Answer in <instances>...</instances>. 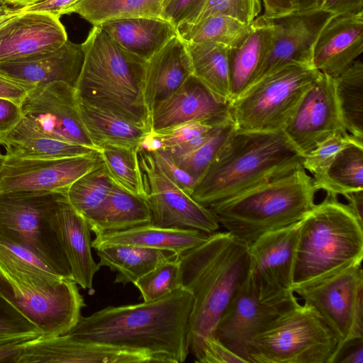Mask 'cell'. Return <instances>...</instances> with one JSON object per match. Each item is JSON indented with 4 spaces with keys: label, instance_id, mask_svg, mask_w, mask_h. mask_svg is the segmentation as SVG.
Wrapping results in <instances>:
<instances>
[{
    "label": "cell",
    "instance_id": "obj_1",
    "mask_svg": "<svg viewBox=\"0 0 363 363\" xmlns=\"http://www.w3.org/2000/svg\"><path fill=\"white\" fill-rule=\"evenodd\" d=\"M193 295L180 287L151 302L108 306L80 317L67 333L87 341L143 351L156 362L182 363L189 354V317Z\"/></svg>",
    "mask_w": 363,
    "mask_h": 363
},
{
    "label": "cell",
    "instance_id": "obj_2",
    "mask_svg": "<svg viewBox=\"0 0 363 363\" xmlns=\"http://www.w3.org/2000/svg\"><path fill=\"white\" fill-rule=\"evenodd\" d=\"M177 258L181 285L194 298L187 344L197 362L206 339L213 336L221 315L248 275V246L227 231L214 232Z\"/></svg>",
    "mask_w": 363,
    "mask_h": 363
},
{
    "label": "cell",
    "instance_id": "obj_3",
    "mask_svg": "<svg viewBox=\"0 0 363 363\" xmlns=\"http://www.w3.org/2000/svg\"><path fill=\"white\" fill-rule=\"evenodd\" d=\"M303 160L283 130L236 129L191 196L208 208L303 167Z\"/></svg>",
    "mask_w": 363,
    "mask_h": 363
},
{
    "label": "cell",
    "instance_id": "obj_4",
    "mask_svg": "<svg viewBox=\"0 0 363 363\" xmlns=\"http://www.w3.org/2000/svg\"><path fill=\"white\" fill-rule=\"evenodd\" d=\"M82 45L78 99L150 133L151 117L143 94L146 61L125 50L99 26H93Z\"/></svg>",
    "mask_w": 363,
    "mask_h": 363
},
{
    "label": "cell",
    "instance_id": "obj_5",
    "mask_svg": "<svg viewBox=\"0 0 363 363\" xmlns=\"http://www.w3.org/2000/svg\"><path fill=\"white\" fill-rule=\"evenodd\" d=\"M362 259L363 224L347 204L327 194L300 221L293 287L362 264Z\"/></svg>",
    "mask_w": 363,
    "mask_h": 363
},
{
    "label": "cell",
    "instance_id": "obj_6",
    "mask_svg": "<svg viewBox=\"0 0 363 363\" xmlns=\"http://www.w3.org/2000/svg\"><path fill=\"white\" fill-rule=\"evenodd\" d=\"M316 190L303 167L208 208L235 239L250 246L262 235L299 222Z\"/></svg>",
    "mask_w": 363,
    "mask_h": 363
},
{
    "label": "cell",
    "instance_id": "obj_7",
    "mask_svg": "<svg viewBox=\"0 0 363 363\" xmlns=\"http://www.w3.org/2000/svg\"><path fill=\"white\" fill-rule=\"evenodd\" d=\"M337 339L317 311L297 303L250 341L248 363H330Z\"/></svg>",
    "mask_w": 363,
    "mask_h": 363
},
{
    "label": "cell",
    "instance_id": "obj_8",
    "mask_svg": "<svg viewBox=\"0 0 363 363\" xmlns=\"http://www.w3.org/2000/svg\"><path fill=\"white\" fill-rule=\"evenodd\" d=\"M320 74L313 65L290 63L255 82L233 101L237 130H283L306 91Z\"/></svg>",
    "mask_w": 363,
    "mask_h": 363
},
{
    "label": "cell",
    "instance_id": "obj_9",
    "mask_svg": "<svg viewBox=\"0 0 363 363\" xmlns=\"http://www.w3.org/2000/svg\"><path fill=\"white\" fill-rule=\"evenodd\" d=\"M63 194L0 193V239L30 250L59 274L72 279L52 222Z\"/></svg>",
    "mask_w": 363,
    "mask_h": 363
},
{
    "label": "cell",
    "instance_id": "obj_10",
    "mask_svg": "<svg viewBox=\"0 0 363 363\" xmlns=\"http://www.w3.org/2000/svg\"><path fill=\"white\" fill-rule=\"evenodd\" d=\"M293 290L317 311L333 333L337 342L336 350L349 340L363 338L362 264L295 286Z\"/></svg>",
    "mask_w": 363,
    "mask_h": 363
},
{
    "label": "cell",
    "instance_id": "obj_11",
    "mask_svg": "<svg viewBox=\"0 0 363 363\" xmlns=\"http://www.w3.org/2000/svg\"><path fill=\"white\" fill-rule=\"evenodd\" d=\"M0 295L50 337L68 333L86 306L77 284L71 279L48 286L9 277L0 271Z\"/></svg>",
    "mask_w": 363,
    "mask_h": 363
},
{
    "label": "cell",
    "instance_id": "obj_12",
    "mask_svg": "<svg viewBox=\"0 0 363 363\" xmlns=\"http://www.w3.org/2000/svg\"><path fill=\"white\" fill-rule=\"evenodd\" d=\"M137 155L144 198L151 211V224L199 230L209 234L216 232L219 223L208 208L174 182L150 152L138 147Z\"/></svg>",
    "mask_w": 363,
    "mask_h": 363
},
{
    "label": "cell",
    "instance_id": "obj_13",
    "mask_svg": "<svg viewBox=\"0 0 363 363\" xmlns=\"http://www.w3.org/2000/svg\"><path fill=\"white\" fill-rule=\"evenodd\" d=\"M300 221L269 232L248 246V275L262 303L297 298L293 290V269Z\"/></svg>",
    "mask_w": 363,
    "mask_h": 363
},
{
    "label": "cell",
    "instance_id": "obj_14",
    "mask_svg": "<svg viewBox=\"0 0 363 363\" xmlns=\"http://www.w3.org/2000/svg\"><path fill=\"white\" fill-rule=\"evenodd\" d=\"M103 160L99 150L57 159H26L4 155L0 165V193H64Z\"/></svg>",
    "mask_w": 363,
    "mask_h": 363
},
{
    "label": "cell",
    "instance_id": "obj_15",
    "mask_svg": "<svg viewBox=\"0 0 363 363\" xmlns=\"http://www.w3.org/2000/svg\"><path fill=\"white\" fill-rule=\"evenodd\" d=\"M21 109L23 118L43 133L98 150L84 125L76 89L70 84L53 82L37 85L25 98Z\"/></svg>",
    "mask_w": 363,
    "mask_h": 363
},
{
    "label": "cell",
    "instance_id": "obj_16",
    "mask_svg": "<svg viewBox=\"0 0 363 363\" xmlns=\"http://www.w3.org/2000/svg\"><path fill=\"white\" fill-rule=\"evenodd\" d=\"M283 131L302 155L338 133H348L338 106L335 79L321 73L306 91Z\"/></svg>",
    "mask_w": 363,
    "mask_h": 363
},
{
    "label": "cell",
    "instance_id": "obj_17",
    "mask_svg": "<svg viewBox=\"0 0 363 363\" xmlns=\"http://www.w3.org/2000/svg\"><path fill=\"white\" fill-rule=\"evenodd\" d=\"M333 16L332 13L318 8L268 18L272 28L271 37L252 85L287 64L313 65V50L316 40Z\"/></svg>",
    "mask_w": 363,
    "mask_h": 363
},
{
    "label": "cell",
    "instance_id": "obj_18",
    "mask_svg": "<svg viewBox=\"0 0 363 363\" xmlns=\"http://www.w3.org/2000/svg\"><path fill=\"white\" fill-rule=\"evenodd\" d=\"M297 303L298 298L279 303L261 302L247 275L221 315L213 336L248 363L252 339Z\"/></svg>",
    "mask_w": 363,
    "mask_h": 363
},
{
    "label": "cell",
    "instance_id": "obj_19",
    "mask_svg": "<svg viewBox=\"0 0 363 363\" xmlns=\"http://www.w3.org/2000/svg\"><path fill=\"white\" fill-rule=\"evenodd\" d=\"M232 104L190 75L178 90L153 108L150 133L185 123L216 127L234 121Z\"/></svg>",
    "mask_w": 363,
    "mask_h": 363
},
{
    "label": "cell",
    "instance_id": "obj_20",
    "mask_svg": "<svg viewBox=\"0 0 363 363\" xmlns=\"http://www.w3.org/2000/svg\"><path fill=\"white\" fill-rule=\"evenodd\" d=\"M156 362L147 352L84 340L69 334L26 341L16 363Z\"/></svg>",
    "mask_w": 363,
    "mask_h": 363
},
{
    "label": "cell",
    "instance_id": "obj_21",
    "mask_svg": "<svg viewBox=\"0 0 363 363\" xmlns=\"http://www.w3.org/2000/svg\"><path fill=\"white\" fill-rule=\"evenodd\" d=\"M67 40L59 17L24 11L0 28V64L54 51Z\"/></svg>",
    "mask_w": 363,
    "mask_h": 363
},
{
    "label": "cell",
    "instance_id": "obj_22",
    "mask_svg": "<svg viewBox=\"0 0 363 363\" xmlns=\"http://www.w3.org/2000/svg\"><path fill=\"white\" fill-rule=\"evenodd\" d=\"M363 52V12L334 15L319 34L313 65L333 78L347 69Z\"/></svg>",
    "mask_w": 363,
    "mask_h": 363
},
{
    "label": "cell",
    "instance_id": "obj_23",
    "mask_svg": "<svg viewBox=\"0 0 363 363\" xmlns=\"http://www.w3.org/2000/svg\"><path fill=\"white\" fill-rule=\"evenodd\" d=\"M52 222L72 280L82 288L92 290L94 277L100 267L92 256L90 227L69 203L66 194L58 200Z\"/></svg>",
    "mask_w": 363,
    "mask_h": 363
},
{
    "label": "cell",
    "instance_id": "obj_24",
    "mask_svg": "<svg viewBox=\"0 0 363 363\" xmlns=\"http://www.w3.org/2000/svg\"><path fill=\"white\" fill-rule=\"evenodd\" d=\"M190 75L186 45L176 35L146 61L143 94L150 117L153 108L178 90Z\"/></svg>",
    "mask_w": 363,
    "mask_h": 363
},
{
    "label": "cell",
    "instance_id": "obj_25",
    "mask_svg": "<svg viewBox=\"0 0 363 363\" xmlns=\"http://www.w3.org/2000/svg\"><path fill=\"white\" fill-rule=\"evenodd\" d=\"M83 61L82 44L67 40L54 51L0 64V71L36 86L64 82L75 87Z\"/></svg>",
    "mask_w": 363,
    "mask_h": 363
},
{
    "label": "cell",
    "instance_id": "obj_26",
    "mask_svg": "<svg viewBox=\"0 0 363 363\" xmlns=\"http://www.w3.org/2000/svg\"><path fill=\"white\" fill-rule=\"evenodd\" d=\"M210 234L199 230L162 228L150 223L123 230L96 234L91 247L96 249L112 245H129L169 250L179 256L203 242Z\"/></svg>",
    "mask_w": 363,
    "mask_h": 363
},
{
    "label": "cell",
    "instance_id": "obj_27",
    "mask_svg": "<svg viewBox=\"0 0 363 363\" xmlns=\"http://www.w3.org/2000/svg\"><path fill=\"white\" fill-rule=\"evenodd\" d=\"M98 26L120 46L145 61L177 35L172 24L157 18L118 19Z\"/></svg>",
    "mask_w": 363,
    "mask_h": 363
},
{
    "label": "cell",
    "instance_id": "obj_28",
    "mask_svg": "<svg viewBox=\"0 0 363 363\" xmlns=\"http://www.w3.org/2000/svg\"><path fill=\"white\" fill-rule=\"evenodd\" d=\"M4 155L26 159H57L79 156L98 150L48 136L22 118L17 125L0 136Z\"/></svg>",
    "mask_w": 363,
    "mask_h": 363
},
{
    "label": "cell",
    "instance_id": "obj_29",
    "mask_svg": "<svg viewBox=\"0 0 363 363\" xmlns=\"http://www.w3.org/2000/svg\"><path fill=\"white\" fill-rule=\"evenodd\" d=\"M252 28L245 40L230 52V79L232 102L253 83L263 61L271 37V24L259 15L252 23Z\"/></svg>",
    "mask_w": 363,
    "mask_h": 363
},
{
    "label": "cell",
    "instance_id": "obj_30",
    "mask_svg": "<svg viewBox=\"0 0 363 363\" xmlns=\"http://www.w3.org/2000/svg\"><path fill=\"white\" fill-rule=\"evenodd\" d=\"M151 220V211L145 199L114 183L89 227L96 235L150 224Z\"/></svg>",
    "mask_w": 363,
    "mask_h": 363
},
{
    "label": "cell",
    "instance_id": "obj_31",
    "mask_svg": "<svg viewBox=\"0 0 363 363\" xmlns=\"http://www.w3.org/2000/svg\"><path fill=\"white\" fill-rule=\"evenodd\" d=\"M99 267L117 272L115 283L135 282L161 262L177 257L174 252L129 245H112L96 248Z\"/></svg>",
    "mask_w": 363,
    "mask_h": 363
},
{
    "label": "cell",
    "instance_id": "obj_32",
    "mask_svg": "<svg viewBox=\"0 0 363 363\" xmlns=\"http://www.w3.org/2000/svg\"><path fill=\"white\" fill-rule=\"evenodd\" d=\"M78 105L84 125L93 144L99 150L104 145L138 147L150 133L145 129L112 113L79 99Z\"/></svg>",
    "mask_w": 363,
    "mask_h": 363
},
{
    "label": "cell",
    "instance_id": "obj_33",
    "mask_svg": "<svg viewBox=\"0 0 363 363\" xmlns=\"http://www.w3.org/2000/svg\"><path fill=\"white\" fill-rule=\"evenodd\" d=\"M191 75L215 94L231 100L230 48L216 43H185Z\"/></svg>",
    "mask_w": 363,
    "mask_h": 363
},
{
    "label": "cell",
    "instance_id": "obj_34",
    "mask_svg": "<svg viewBox=\"0 0 363 363\" xmlns=\"http://www.w3.org/2000/svg\"><path fill=\"white\" fill-rule=\"evenodd\" d=\"M164 0H79L64 14L77 13L93 26L123 18H162Z\"/></svg>",
    "mask_w": 363,
    "mask_h": 363
},
{
    "label": "cell",
    "instance_id": "obj_35",
    "mask_svg": "<svg viewBox=\"0 0 363 363\" xmlns=\"http://www.w3.org/2000/svg\"><path fill=\"white\" fill-rule=\"evenodd\" d=\"M0 271L11 278L41 286L66 279L30 250L1 239Z\"/></svg>",
    "mask_w": 363,
    "mask_h": 363
},
{
    "label": "cell",
    "instance_id": "obj_36",
    "mask_svg": "<svg viewBox=\"0 0 363 363\" xmlns=\"http://www.w3.org/2000/svg\"><path fill=\"white\" fill-rule=\"evenodd\" d=\"M316 191L333 196L363 189V142L350 144L335 157L324 174L313 182Z\"/></svg>",
    "mask_w": 363,
    "mask_h": 363
},
{
    "label": "cell",
    "instance_id": "obj_37",
    "mask_svg": "<svg viewBox=\"0 0 363 363\" xmlns=\"http://www.w3.org/2000/svg\"><path fill=\"white\" fill-rule=\"evenodd\" d=\"M252 23L246 24L230 16L214 15L196 23L182 24L176 30L185 43H216L232 49L247 37Z\"/></svg>",
    "mask_w": 363,
    "mask_h": 363
},
{
    "label": "cell",
    "instance_id": "obj_38",
    "mask_svg": "<svg viewBox=\"0 0 363 363\" xmlns=\"http://www.w3.org/2000/svg\"><path fill=\"white\" fill-rule=\"evenodd\" d=\"M335 94L347 131L363 140V64L357 59L334 78Z\"/></svg>",
    "mask_w": 363,
    "mask_h": 363
},
{
    "label": "cell",
    "instance_id": "obj_39",
    "mask_svg": "<svg viewBox=\"0 0 363 363\" xmlns=\"http://www.w3.org/2000/svg\"><path fill=\"white\" fill-rule=\"evenodd\" d=\"M113 184L102 162L73 182L68 188L66 196L72 206L89 225L102 207Z\"/></svg>",
    "mask_w": 363,
    "mask_h": 363
},
{
    "label": "cell",
    "instance_id": "obj_40",
    "mask_svg": "<svg viewBox=\"0 0 363 363\" xmlns=\"http://www.w3.org/2000/svg\"><path fill=\"white\" fill-rule=\"evenodd\" d=\"M138 147L104 145L100 147L99 153L113 182L125 191L144 198Z\"/></svg>",
    "mask_w": 363,
    "mask_h": 363
},
{
    "label": "cell",
    "instance_id": "obj_41",
    "mask_svg": "<svg viewBox=\"0 0 363 363\" xmlns=\"http://www.w3.org/2000/svg\"><path fill=\"white\" fill-rule=\"evenodd\" d=\"M236 129L234 121L215 127L203 144L189 154L174 161L199 180Z\"/></svg>",
    "mask_w": 363,
    "mask_h": 363
},
{
    "label": "cell",
    "instance_id": "obj_42",
    "mask_svg": "<svg viewBox=\"0 0 363 363\" xmlns=\"http://www.w3.org/2000/svg\"><path fill=\"white\" fill-rule=\"evenodd\" d=\"M133 284L139 289L143 302L158 300L182 287L177 257L161 262Z\"/></svg>",
    "mask_w": 363,
    "mask_h": 363
},
{
    "label": "cell",
    "instance_id": "obj_43",
    "mask_svg": "<svg viewBox=\"0 0 363 363\" xmlns=\"http://www.w3.org/2000/svg\"><path fill=\"white\" fill-rule=\"evenodd\" d=\"M40 330L0 295V346L35 339Z\"/></svg>",
    "mask_w": 363,
    "mask_h": 363
},
{
    "label": "cell",
    "instance_id": "obj_44",
    "mask_svg": "<svg viewBox=\"0 0 363 363\" xmlns=\"http://www.w3.org/2000/svg\"><path fill=\"white\" fill-rule=\"evenodd\" d=\"M358 142H363L349 133H338L328 138L315 149L303 156L302 166L312 175L313 182L318 180L336 155L346 146Z\"/></svg>",
    "mask_w": 363,
    "mask_h": 363
},
{
    "label": "cell",
    "instance_id": "obj_45",
    "mask_svg": "<svg viewBox=\"0 0 363 363\" xmlns=\"http://www.w3.org/2000/svg\"><path fill=\"white\" fill-rule=\"evenodd\" d=\"M261 11L262 0H205L201 11L193 23L211 16L226 15L250 24L260 15Z\"/></svg>",
    "mask_w": 363,
    "mask_h": 363
},
{
    "label": "cell",
    "instance_id": "obj_46",
    "mask_svg": "<svg viewBox=\"0 0 363 363\" xmlns=\"http://www.w3.org/2000/svg\"><path fill=\"white\" fill-rule=\"evenodd\" d=\"M204 2L205 0H164L162 18L175 28L184 23H193Z\"/></svg>",
    "mask_w": 363,
    "mask_h": 363
},
{
    "label": "cell",
    "instance_id": "obj_47",
    "mask_svg": "<svg viewBox=\"0 0 363 363\" xmlns=\"http://www.w3.org/2000/svg\"><path fill=\"white\" fill-rule=\"evenodd\" d=\"M213 128L199 123H185L150 133L158 139L160 149H168L205 134Z\"/></svg>",
    "mask_w": 363,
    "mask_h": 363
},
{
    "label": "cell",
    "instance_id": "obj_48",
    "mask_svg": "<svg viewBox=\"0 0 363 363\" xmlns=\"http://www.w3.org/2000/svg\"><path fill=\"white\" fill-rule=\"evenodd\" d=\"M164 173L181 189L191 195L198 180L181 168L164 149L150 152Z\"/></svg>",
    "mask_w": 363,
    "mask_h": 363
},
{
    "label": "cell",
    "instance_id": "obj_49",
    "mask_svg": "<svg viewBox=\"0 0 363 363\" xmlns=\"http://www.w3.org/2000/svg\"><path fill=\"white\" fill-rule=\"evenodd\" d=\"M200 363H247L214 336L206 339Z\"/></svg>",
    "mask_w": 363,
    "mask_h": 363
},
{
    "label": "cell",
    "instance_id": "obj_50",
    "mask_svg": "<svg viewBox=\"0 0 363 363\" xmlns=\"http://www.w3.org/2000/svg\"><path fill=\"white\" fill-rule=\"evenodd\" d=\"M35 84L0 71V98L9 99L21 106Z\"/></svg>",
    "mask_w": 363,
    "mask_h": 363
},
{
    "label": "cell",
    "instance_id": "obj_51",
    "mask_svg": "<svg viewBox=\"0 0 363 363\" xmlns=\"http://www.w3.org/2000/svg\"><path fill=\"white\" fill-rule=\"evenodd\" d=\"M23 118L21 106L0 98V136L13 130Z\"/></svg>",
    "mask_w": 363,
    "mask_h": 363
},
{
    "label": "cell",
    "instance_id": "obj_52",
    "mask_svg": "<svg viewBox=\"0 0 363 363\" xmlns=\"http://www.w3.org/2000/svg\"><path fill=\"white\" fill-rule=\"evenodd\" d=\"M330 363H363V338L344 343L335 352Z\"/></svg>",
    "mask_w": 363,
    "mask_h": 363
},
{
    "label": "cell",
    "instance_id": "obj_53",
    "mask_svg": "<svg viewBox=\"0 0 363 363\" xmlns=\"http://www.w3.org/2000/svg\"><path fill=\"white\" fill-rule=\"evenodd\" d=\"M333 15L363 12V0H323L320 6Z\"/></svg>",
    "mask_w": 363,
    "mask_h": 363
},
{
    "label": "cell",
    "instance_id": "obj_54",
    "mask_svg": "<svg viewBox=\"0 0 363 363\" xmlns=\"http://www.w3.org/2000/svg\"><path fill=\"white\" fill-rule=\"evenodd\" d=\"M262 16L267 18H274L294 12L296 0H262Z\"/></svg>",
    "mask_w": 363,
    "mask_h": 363
},
{
    "label": "cell",
    "instance_id": "obj_55",
    "mask_svg": "<svg viewBox=\"0 0 363 363\" xmlns=\"http://www.w3.org/2000/svg\"><path fill=\"white\" fill-rule=\"evenodd\" d=\"M79 0H42L35 4L26 6L25 11H42L53 14L57 17Z\"/></svg>",
    "mask_w": 363,
    "mask_h": 363
},
{
    "label": "cell",
    "instance_id": "obj_56",
    "mask_svg": "<svg viewBox=\"0 0 363 363\" xmlns=\"http://www.w3.org/2000/svg\"><path fill=\"white\" fill-rule=\"evenodd\" d=\"M24 342L0 346V362L16 363L24 345Z\"/></svg>",
    "mask_w": 363,
    "mask_h": 363
},
{
    "label": "cell",
    "instance_id": "obj_57",
    "mask_svg": "<svg viewBox=\"0 0 363 363\" xmlns=\"http://www.w3.org/2000/svg\"><path fill=\"white\" fill-rule=\"evenodd\" d=\"M343 196L347 201V206L363 224V189L348 193Z\"/></svg>",
    "mask_w": 363,
    "mask_h": 363
},
{
    "label": "cell",
    "instance_id": "obj_58",
    "mask_svg": "<svg viewBox=\"0 0 363 363\" xmlns=\"http://www.w3.org/2000/svg\"><path fill=\"white\" fill-rule=\"evenodd\" d=\"M25 7L9 6L0 11V28L25 11Z\"/></svg>",
    "mask_w": 363,
    "mask_h": 363
},
{
    "label": "cell",
    "instance_id": "obj_59",
    "mask_svg": "<svg viewBox=\"0 0 363 363\" xmlns=\"http://www.w3.org/2000/svg\"><path fill=\"white\" fill-rule=\"evenodd\" d=\"M323 0H296L295 11H308L320 8Z\"/></svg>",
    "mask_w": 363,
    "mask_h": 363
},
{
    "label": "cell",
    "instance_id": "obj_60",
    "mask_svg": "<svg viewBox=\"0 0 363 363\" xmlns=\"http://www.w3.org/2000/svg\"><path fill=\"white\" fill-rule=\"evenodd\" d=\"M8 6L25 7L35 4L42 0H0Z\"/></svg>",
    "mask_w": 363,
    "mask_h": 363
},
{
    "label": "cell",
    "instance_id": "obj_61",
    "mask_svg": "<svg viewBox=\"0 0 363 363\" xmlns=\"http://www.w3.org/2000/svg\"><path fill=\"white\" fill-rule=\"evenodd\" d=\"M4 158V151H3V148H2V147H1V145L0 144V165H1Z\"/></svg>",
    "mask_w": 363,
    "mask_h": 363
},
{
    "label": "cell",
    "instance_id": "obj_62",
    "mask_svg": "<svg viewBox=\"0 0 363 363\" xmlns=\"http://www.w3.org/2000/svg\"><path fill=\"white\" fill-rule=\"evenodd\" d=\"M9 7L8 6L4 5L1 1H0V9H4Z\"/></svg>",
    "mask_w": 363,
    "mask_h": 363
}]
</instances>
